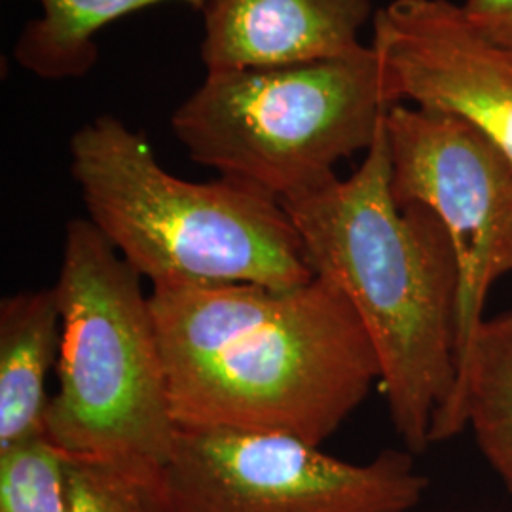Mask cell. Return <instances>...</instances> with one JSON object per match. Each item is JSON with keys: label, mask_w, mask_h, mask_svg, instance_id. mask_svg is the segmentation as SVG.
<instances>
[{"label": "cell", "mask_w": 512, "mask_h": 512, "mask_svg": "<svg viewBox=\"0 0 512 512\" xmlns=\"http://www.w3.org/2000/svg\"><path fill=\"white\" fill-rule=\"evenodd\" d=\"M313 274L359 315L380 361L389 418L410 454L431 446L433 421L458 382V256L442 220L391 192L387 131L359 169L283 200Z\"/></svg>", "instance_id": "1"}, {"label": "cell", "mask_w": 512, "mask_h": 512, "mask_svg": "<svg viewBox=\"0 0 512 512\" xmlns=\"http://www.w3.org/2000/svg\"><path fill=\"white\" fill-rule=\"evenodd\" d=\"M69 154L88 220L150 287L293 289L315 277L283 203L253 184L175 177L141 133L109 114L78 129Z\"/></svg>", "instance_id": "2"}, {"label": "cell", "mask_w": 512, "mask_h": 512, "mask_svg": "<svg viewBox=\"0 0 512 512\" xmlns=\"http://www.w3.org/2000/svg\"><path fill=\"white\" fill-rule=\"evenodd\" d=\"M177 427L272 433L321 446L380 382L348 298L323 277L264 287L243 327L202 361L167 372Z\"/></svg>", "instance_id": "3"}, {"label": "cell", "mask_w": 512, "mask_h": 512, "mask_svg": "<svg viewBox=\"0 0 512 512\" xmlns=\"http://www.w3.org/2000/svg\"><path fill=\"white\" fill-rule=\"evenodd\" d=\"M92 220L65 228L54 289L61 311L57 391L46 439L73 458L165 465L173 418L150 296Z\"/></svg>", "instance_id": "4"}, {"label": "cell", "mask_w": 512, "mask_h": 512, "mask_svg": "<svg viewBox=\"0 0 512 512\" xmlns=\"http://www.w3.org/2000/svg\"><path fill=\"white\" fill-rule=\"evenodd\" d=\"M399 103L366 44L327 61L205 74L171 129L196 164L283 202L336 179V164L372 147Z\"/></svg>", "instance_id": "5"}, {"label": "cell", "mask_w": 512, "mask_h": 512, "mask_svg": "<svg viewBox=\"0 0 512 512\" xmlns=\"http://www.w3.org/2000/svg\"><path fill=\"white\" fill-rule=\"evenodd\" d=\"M412 456L349 463L287 435L179 427L165 478L177 512H410L427 490Z\"/></svg>", "instance_id": "6"}, {"label": "cell", "mask_w": 512, "mask_h": 512, "mask_svg": "<svg viewBox=\"0 0 512 512\" xmlns=\"http://www.w3.org/2000/svg\"><path fill=\"white\" fill-rule=\"evenodd\" d=\"M391 192L431 209L448 230L459 268L458 366L482 325L495 281L512 274V162L454 114L399 103L385 120Z\"/></svg>", "instance_id": "7"}, {"label": "cell", "mask_w": 512, "mask_h": 512, "mask_svg": "<svg viewBox=\"0 0 512 512\" xmlns=\"http://www.w3.org/2000/svg\"><path fill=\"white\" fill-rule=\"evenodd\" d=\"M370 46L403 103L473 124L512 162V52L478 31L463 4L391 0L372 18Z\"/></svg>", "instance_id": "8"}, {"label": "cell", "mask_w": 512, "mask_h": 512, "mask_svg": "<svg viewBox=\"0 0 512 512\" xmlns=\"http://www.w3.org/2000/svg\"><path fill=\"white\" fill-rule=\"evenodd\" d=\"M203 14L207 74L274 69L363 50L370 0H209Z\"/></svg>", "instance_id": "9"}, {"label": "cell", "mask_w": 512, "mask_h": 512, "mask_svg": "<svg viewBox=\"0 0 512 512\" xmlns=\"http://www.w3.org/2000/svg\"><path fill=\"white\" fill-rule=\"evenodd\" d=\"M61 349L54 287L19 291L0 302V452L46 437V380Z\"/></svg>", "instance_id": "10"}, {"label": "cell", "mask_w": 512, "mask_h": 512, "mask_svg": "<svg viewBox=\"0 0 512 512\" xmlns=\"http://www.w3.org/2000/svg\"><path fill=\"white\" fill-rule=\"evenodd\" d=\"M465 427L512 495V310L484 319L476 330L454 393L433 421L431 444Z\"/></svg>", "instance_id": "11"}, {"label": "cell", "mask_w": 512, "mask_h": 512, "mask_svg": "<svg viewBox=\"0 0 512 512\" xmlns=\"http://www.w3.org/2000/svg\"><path fill=\"white\" fill-rule=\"evenodd\" d=\"M40 16L19 33L14 55L23 69L44 80L82 78L99 59L97 35L110 23L162 2L203 12L209 0H35Z\"/></svg>", "instance_id": "12"}, {"label": "cell", "mask_w": 512, "mask_h": 512, "mask_svg": "<svg viewBox=\"0 0 512 512\" xmlns=\"http://www.w3.org/2000/svg\"><path fill=\"white\" fill-rule=\"evenodd\" d=\"M67 512H177L165 465L63 454Z\"/></svg>", "instance_id": "13"}, {"label": "cell", "mask_w": 512, "mask_h": 512, "mask_svg": "<svg viewBox=\"0 0 512 512\" xmlns=\"http://www.w3.org/2000/svg\"><path fill=\"white\" fill-rule=\"evenodd\" d=\"M0 512H67L63 454L46 437L0 452Z\"/></svg>", "instance_id": "14"}, {"label": "cell", "mask_w": 512, "mask_h": 512, "mask_svg": "<svg viewBox=\"0 0 512 512\" xmlns=\"http://www.w3.org/2000/svg\"><path fill=\"white\" fill-rule=\"evenodd\" d=\"M463 10L478 31L512 52V0H465Z\"/></svg>", "instance_id": "15"}]
</instances>
